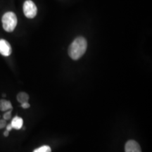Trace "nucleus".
Listing matches in <instances>:
<instances>
[{
	"mask_svg": "<svg viewBox=\"0 0 152 152\" xmlns=\"http://www.w3.org/2000/svg\"><path fill=\"white\" fill-rule=\"evenodd\" d=\"M1 20H2L3 28L9 33L14 31L18 23L16 14L11 11L6 13L3 16Z\"/></svg>",
	"mask_w": 152,
	"mask_h": 152,
	"instance_id": "2",
	"label": "nucleus"
},
{
	"mask_svg": "<svg viewBox=\"0 0 152 152\" xmlns=\"http://www.w3.org/2000/svg\"><path fill=\"white\" fill-rule=\"evenodd\" d=\"M23 13L27 18H33L37 13V8L31 0H27L23 4Z\"/></svg>",
	"mask_w": 152,
	"mask_h": 152,
	"instance_id": "3",
	"label": "nucleus"
},
{
	"mask_svg": "<svg viewBox=\"0 0 152 152\" xmlns=\"http://www.w3.org/2000/svg\"><path fill=\"white\" fill-rule=\"evenodd\" d=\"M12 52V49L8 42L5 39H0V54L4 56H9Z\"/></svg>",
	"mask_w": 152,
	"mask_h": 152,
	"instance_id": "4",
	"label": "nucleus"
},
{
	"mask_svg": "<svg viewBox=\"0 0 152 152\" xmlns=\"http://www.w3.org/2000/svg\"><path fill=\"white\" fill-rule=\"evenodd\" d=\"M87 42L85 38L78 37L74 39L68 48V55L73 60L80 58L86 52Z\"/></svg>",
	"mask_w": 152,
	"mask_h": 152,
	"instance_id": "1",
	"label": "nucleus"
},
{
	"mask_svg": "<svg viewBox=\"0 0 152 152\" xmlns=\"http://www.w3.org/2000/svg\"><path fill=\"white\" fill-rule=\"evenodd\" d=\"M28 100H29V95L27 93L21 92L17 94V101L19 103L23 104L25 102H28Z\"/></svg>",
	"mask_w": 152,
	"mask_h": 152,
	"instance_id": "8",
	"label": "nucleus"
},
{
	"mask_svg": "<svg viewBox=\"0 0 152 152\" xmlns=\"http://www.w3.org/2000/svg\"><path fill=\"white\" fill-rule=\"evenodd\" d=\"M6 128H7V130H8V131H11L13 129L12 126H11V123H10V124H8V125L7 124V125H6Z\"/></svg>",
	"mask_w": 152,
	"mask_h": 152,
	"instance_id": "13",
	"label": "nucleus"
},
{
	"mask_svg": "<svg viewBox=\"0 0 152 152\" xmlns=\"http://www.w3.org/2000/svg\"><path fill=\"white\" fill-rule=\"evenodd\" d=\"M11 125L14 129L20 130V129L22 128L23 125V120L20 117L15 116L11 121Z\"/></svg>",
	"mask_w": 152,
	"mask_h": 152,
	"instance_id": "6",
	"label": "nucleus"
},
{
	"mask_svg": "<svg viewBox=\"0 0 152 152\" xmlns=\"http://www.w3.org/2000/svg\"><path fill=\"white\" fill-rule=\"evenodd\" d=\"M30 106V104L28 102H25V103L21 104V107L23 109H28Z\"/></svg>",
	"mask_w": 152,
	"mask_h": 152,
	"instance_id": "12",
	"label": "nucleus"
},
{
	"mask_svg": "<svg viewBox=\"0 0 152 152\" xmlns=\"http://www.w3.org/2000/svg\"><path fill=\"white\" fill-rule=\"evenodd\" d=\"M33 152H52V149H51L50 147H49V146L45 145L35 149Z\"/></svg>",
	"mask_w": 152,
	"mask_h": 152,
	"instance_id": "9",
	"label": "nucleus"
},
{
	"mask_svg": "<svg viewBox=\"0 0 152 152\" xmlns=\"http://www.w3.org/2000/svg\"><path fill=\"white\" fill-rule=\"evenodd\" d=\"M11 111L12 110H9V111H7L6 113L4 114V119L6 120V121H8L11 118Z\"/></svg>",
	"mask_w": 152,
	"mask_h": 152,
	"instance_id": "10",
	"label": "nucleus"
},
{
	"mask_svg": "<svg viewBox=\"0 0 152 152\" xmlns=\"http://www.w3.org/2000/svg\"><path fill=\"white\" fill-rule=\"evenodd\" d=\"M125 152H142L140 144L134 140H129L125 146Z\"/></svg>",
	"mask_w": 152,
	"mask_h": 152,
	"instance_id": "5",
	"label": "nucleus"
},
{
	"mask_svg": "<svg viewBox=\"0 0 152 152\" xmlns=\"http://www.w3.org/2000/svg\"><path fill=\"white\" fill-rule=\"evenodd\" d=\"M13 106L12 104L9 101L5 99L0 100V111H7L9 110H12Z\"/></svg>",
	"mask_w": 152,
	"mask_h": 152,
	"instance_id": "7",
	"label": "nucleus"
},
{
	"mask_svg": "<svg viewBox=\"0 0 152 152\" xmlns=\"http://www.w3.org/2000/svg\"><path fill=\"white\" fill-rule=\"evenodd\" d=\"M7 125V121L6 120H0V129H2L5 128Z\"/></svg>",
	"mask_w": 152,
	"mask_h": 152,
	"instance_id": "11",
	"label": "nucleus"
},
{
	"mask_svg": "<svg viewBox=\"0 0 152 152\" xmlns=\"http://www.w3.org/2000/svg\"><path fill=\"white\" fill-rule=\"evenodd\" d=\"M9 134V131L8 130L4 131V137H8Z\"/></svg>",
	"mask_w": 152,
	"mask_h": 152,
	"instance_id": "14",
	"label": "nucleus"
}]
</instances>
